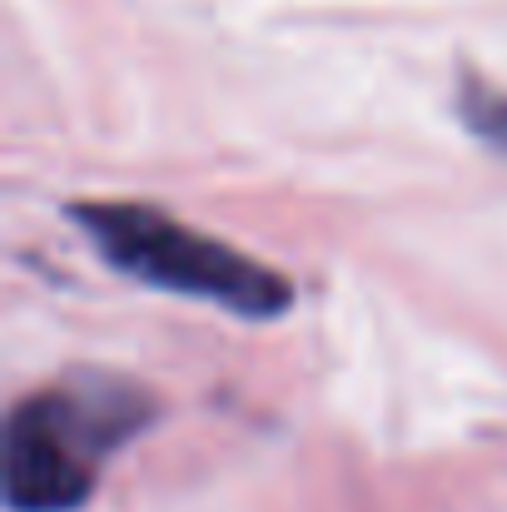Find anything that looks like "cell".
<instances>
[{"mask_svg":"<svg viewBox=\"0 0 507 512\" xmlns=\"http://www.w3.org/2000/svg\"><path fill=\"white\" fill-rule=\"evenodd\" d=\"M150 403L125 383L55 388L15 403L5 423V503L15 512H75L100 478V458L145 428Z\"/></svg>","mask_w":507,"mask_h":512,"instance_id":"1","label":"cell"},{"mask_svg":"<svg viewBox=\"0 0 507 512\" xmlns=\"http://www.w3.org/2000/svg\"><path fill=\"white\" fill-rule=\"evenodd\" d=\"M70 219L100 249V259L120 274H135L165 294L209 299L244 319H274L289 309L294 289L269 274L259 259L184 229L160 209L145 204H75Z\"/></svg>","mask_w":507,"mask_h":512,"instance_id":"2","label":"cell"},{"mask_svg":"<svg viewBox=\"0 0 507 512\" xmlns=\"http://www.w3.org/2000/svg\"><path fill=\"white\" fill-rule=\"evenodd\" d=\"M463 115L483 140L507 150V95L488 90V85H463Z\"/></svg>","mask_w":507,"mask_h":512,"instance_id":"3","label":"cell"}]
</instances>
